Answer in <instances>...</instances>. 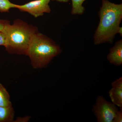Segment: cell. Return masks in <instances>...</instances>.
I'll list each match as a JSON object with an SVG mask.
<instances>
[{"instance_id":"obj_1","label":"cell","mask_w":122,"mask_h":122,"mask_svg":"<svg viewBox=\"0 0 122 122\" xmlns=\"http://www.w3.org/2000/svg\"><path fill=\"white\" fill-rule=\"evenodd\" d=\"M98 12L100 21L93 36L94 44H112L117 34L122 20V4L102 0Z\"/></svg>"},{"instance_id":"obj_2","label":"cell","mask_w":122,"mask_h":122,"mask_svg":"<svg viewBox=\"0 0 122 122\" xmlns=\"http://www.w3.org/2000/svg\"><path fill=\"white\" fill-rule=\"evenodd\" d=\"M61 52L59 45L52 39L38 32L31 39L26 56L29 57L34 69H41L47 67L53 58Z\"/></svg>"},{"instance_id":"obj_3","label":"cell","mask_w":122,"mask_h":122,"mask_svg":"<svg viewBox=\"0 0 122 122\" xmlns=\"http://www.w3.org/2000/svg\"><path fill=\"white\" fill-rule=\"evenodd\" d=\"M4 31L7 36L5 48L8 52L26 56L31 39L38 32L37 27L20 19L8 25Z\"/></svg>"},{"instance_id":"obj_4","label":"cell","mask_w":122,"mask_h":122,"mask_svg":"<svg viewBox=\"0 0 122 122\" xmlns=\"http://www.w3.org/2000/svg\"><path fill=\"white\" fill-rule=\"evenodd\" d=\"M117 106L103 96L97 97L92 110L98 122H114L118 111Z\"/></svg>"},{"instance_id":"obj_5","label":"cell","mask_w":122,"mask_h":122,"mask_svg":"<svg viewBox=\"0 0 122 122\" xmlns=\"http://www.w3.org/2000/svg\"><path fill=\"white\" fill-rule=\"evenodd\" d=\"M51 0H35L24 5H14V8L22 12H27L35 17L50 13L51 9L49 5Z\"/></svg>"},{"instance_id":"obj_6","label":"cell","mask_w":122,"mask_h":122,"mask_svg":"<svg viewBox=\"0 0 122 122\" xmlns=\"http://www.w3.org/2000/svg\"><path fill=\"white\" fill-rule=\"evenodd\" d=\"M112 86L109 93L112 102L117 107H122V77L112 82Z\"/></svg>"},{"instance_id":"obj_7","label":"cell","mask_w":122,"mask_h":122,"mask_svg":"<svg viewBox=\"0 0 122 122\" xmlns=\"http://www.w3.org/2000/svg\"><path fill=\"white\" fill-rule=\"evenodd\" d=\"M107 59L109 62L116 66L122 64V39L115 42L114 45L110 50L107 55Z\"/></svg>"},{"instance_id":"obj_8","label":"cell","mask_w":122,"mask_h":122,"mask_svg":"<svg viewBox=\"0 0 122 122\" xmlns=\"http://www.w3.org/2000/svg\"><path fill=\"white\" fill-rule=\"evenodd\" d=\"M15 112L12 106H0V122H13Z\"/></svg>"},{"instance_id":"obj_9","label":"cell","mask_w":122,"mask_h":122,"mask_svg":"<svg viewBox=\"0 0 122 122\" xmlns=\"http://www.w3.org/2000/svg\"><path fill=\"white\" fill-rule=\"evenodd\" d=\"M0 106L9 107L12 106L9 94L5 87L0 83Z\"/></svg>"},{"instance_id":"obj_10","label":"cell","mask_w":122,"mask_h":122,"mask_svg":"<svg viewBox=\"0 0 122 122\" xmlns=\"http://www.w3.org/2000/svg\"><path fill=\"white\" fill-rule=\"evenodd\" d=\"M86 0H71L72 2L71 13L72 15H82L84 13L85 8L82 5Z\"/></svg>"},{"instance_id":"obj_11","label":"cell","mask_w":122,"mask_h":122,"mask_svg":"<svg viewBox=\"0 0 122 122\" xmlns=\"http://www.w3.org/2000/svg\"><path fill=\"white\" fill-rule=\"evenodd\" d=\"M14 5L9 0H0V12H8L10 9L14 8Z\"/></svg>"},{"instance_id":"obj_12","label":"cell","mask_w":122,"mask_h":122,"mask_svg":"<svg viewBox=\"0 0 122 122\" xmlns=\"http://www.w3.org/2000/svg\"><path fill=\"white\" fill-rule=\"evenodd\" d=\"M7 43V36L4 31H0V46H5Z\"/></svg>"},{"instance_id":"obj_13","label":"cell","mask_w":122,"mask_h":122,"mask_svg":"<svg viewBox=\"0 0 122 122\" xmlns=\"http://www.w3.org/2000/svg\"><path fill=\"white\" fill-rule=\"evenodd\" d=\"M10 22L7 20H0V31H4Z\"/></svg>"},{"instance_id":"obj_14","label":"cell","mask_w":122,"mask_h":122,"mask_svg":"<svg viewBox=\"0 0 122 122\" xmlns=\"http://www.w3.org/2000/svg\"><path fill=\"white\" fill-rule=\"evenodd\" d=\"M122 122V107H120L115 119L114 122Z\"/></svg>"},{"instance_id":"obj_15","label":"cell","mask_w":122,"mask_h":122,"mask_svg":"<svg viewBox=\"0 0 122 122\" xmlns=\"http://www.w3.org/2000/svg\"><path fill=\"white\" fill-rule=\"evenodd\" d=\"M30 119V116H25L23 117H19L17 118L16 119L14 120L15 122H28Z\"/></svg>"},{"instance_id":"obj_16","label":"cell","mask_w":122,"mask_h":122,"mask_svg":"<svg viewBox=\"0 0 122 122\" xmlns=\"http://www.w3.org/2000/svg\"><path fill=\"white\" fill-rule=\"evenodd\" d=\"M117 34H119L120 36L122 37V27H120L118 30Z\"/></svg>"},{"instance_id":"obj_17","label":"cell","mask_w":122,"mask_h":122,"mask_svg":"<svg viewBox=\"0 0 122 122\" xmlns=\"http://www.w3.org/2000/svg\"><path fill=\"white\" fill-rule=\"evenodd\" d=\"M53 1H58V2H68L70 0H52Z\"/></svg>"}]
</instances>
